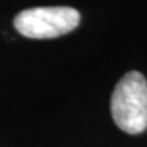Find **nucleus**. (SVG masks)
Wrapping results in <instances>:
<instances>
[{"label":"nucleus","mask_w":147,"mask_h":147,"mask_svg":"<svg viewBox=\"0 0 147 147\" xmlns=\"http://www.w3.org/2000/svg\"><path fill=\"white\" fill-rule=\"evenodd\" d=\"M110 113L127 134L147 129V79L140 72L129 71L119 80L110 98Z\"/></svg>","instance_id":"nucleus-1"},{"label":"nucleus","mask_w":147,"mask_h":147,"mask_svg":"<svg viewBox=\"0 0 147 147\" xmlns=\"http://www.w3.org/2000/svg\"><path fill=\"white\" fill-rule=\"evenodd\" d=\"M80 14L71 7H36L21 11L14 18L16 32L27 38L47 40L76 29Z\"/></svg>","instance_id":"nucleus-2"}]
</instances>
